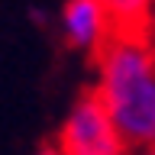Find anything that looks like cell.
I'll use <instances>...</instances> for the list:
<instances>
[{"mask_svg": "<svg viewBox=\"0 0 155 155\" xmlns=\"http://www.w3.org/2000/svg\"><path fill=\"white\" fill-rule=\"evenodd\" d=\"M110 13L116 36L129 39H152V0H100Z\"/></svg>", "mask_w": 155, "mask_h": 155, "instance_id": "4", "label": "cell"}, {"mask_svg": "<svg viewBox=\"0 0 155 155\" xmlns=\"http://www.w3.org/2000/svg\"><path fill=\"white\" fill-rule=\"evenodd\" d=\"M97 97L110 110L129 149L155 145V45L152 39L113 36L97 55Z\"/></svg>", "mask_w": 155, "mask_h": 155, "instance_id": "1", "label": "cell"}, {"mask_svg": "<svg viewBox=\"0 0 155 155\" xmlns=\"http://www.w3.org/2000/svg\"><path fill=\"white\" fill-rule=\"evenodd\" d=\"M58 29L68 48L87 52V55H100L116 36L110 13L100 0H65Z\"/></svg>", "mask_w": 155, "mask_h": 155, "instance_id": "3", "label": "cell"}, {"mask_svg": "<svg viewBox=\"0 0 155 155\" xmlns=\"http://www.w3.org/2000/svg\"><path fill=\"white\" fill-rule=\"evenodd\" d=\"M55 145L61 149V155H129V142L116 129L110 110L94 87L68 107Z\"/></svg>", "mask_w": 155, "mask_h": 155, "instance_id": "2", "label": "cell"}, {"mask_svg": "<svg viewBox=\"0 0 155 155\" xmlns=\"http://www.w3.org/2000/svg\"><path fill=\"white\" fill-rule=\"evenodd\" d=\"M136 155H155V145H152V149H139Z\"/></svg>", "mask_w": 155, "mask_h": 155, "instance_id": "6", "label": "cell"}, {"mask_svg": "<svg viewBox=\"0 0 155 155\" xmlns=\"http://www.w3.org/2000/svg\"><path fill=\"white\" fill-rule=\"evenodd\" d=\"M32 155H61V149H58V145H39Z\"/></svg>", "mask_w": 155, "mask_h": 155, "instance_id": "5", "label": "cell"}]
</instances>
